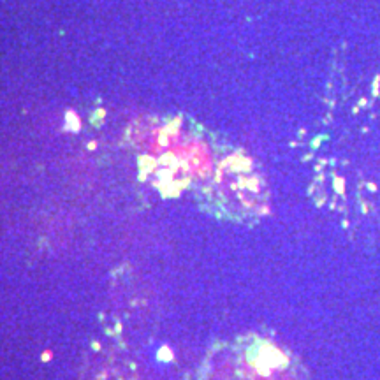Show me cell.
<instances>
[{"mask_svg":"<svg viewBox=\"0 0 380 380\" xmlns=\"http://www.w3.org/2000/svg\"><path fill=\"white\" fill-rule=\"evenodd\" d=\"M188 380H308L289 350L259 336L222 343L204 358Z\"/></svg>","mask_w":380,"mask_h":380,"instance_id":"obj_1","label":"cell"}]
</instances>
